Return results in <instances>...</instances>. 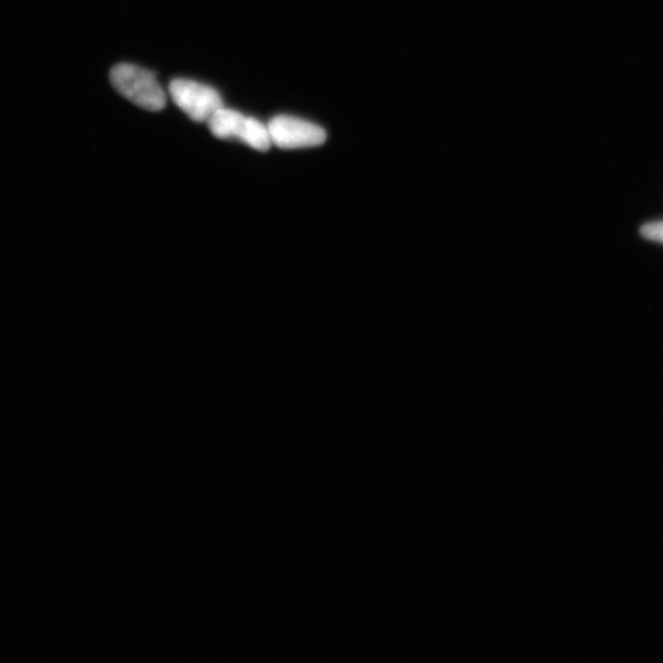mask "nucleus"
Instances as JSON below:
<instances>
[{"label": "nucleus", "mask_w": 663, "mask_h": 663, "mask_svg": "<svg viewBox=\"0 0 663 663\" xmlns=\"http://www.w3.org/2000/svg\"><path fill=\"white\" fill-rule=\"evenodd\" d=\"M110 79L117 91L144 110L157 112L166 106V94L152 72L121 63L112 68Z\"/></svg>", "instance_id": "nucleus-1"}, {"label": "nucleus", "mask_w": 663, "mask_h": 663, "mask_svg": "<svg viewBox=\"0 0 663 663\" xmlns=\"http://www.w3.org/2000/svg\"><path fill=\"white\" fill-rule=\"evenodd\" d=\"M214 137L240 139L259 152H269L272 145L269 128L252 117L221 107L207 122Z\"/></svg>", "instance_id": "nucleus-2"}, {"label": "nucleus", "mask_w": 663, "mask_h": 663, "mask_svg": "<svg viewBox=\"0 0 663 663\" xmlns=\"http://www.w3.org/2000/svg\"><path fill=\"white\" fill-rule=\"evenodd\" d=\"M169 91L180 109L198 123L208 122L224 107L216 89L195 80L174 79L170 83Z\"/></svg>", "instance_id": "nucleus-3"}, {"label": "nucleus", "mask_w": 663, "mask_h": 663, "mask_svg": "<svg viewBox=\"0 0 663 663\" xmlns=\"http://www.w3.org/2000/svg\"><path fill=\"white\" fill-rule=\"evenodd\" d=\"M267 128H269L272 144L281 149L319 146L327 139L323 127L292 116H276Z\"/></svg>", "instance_id": "nucleus-4"}, {"label": "nucleus", "mask_w": 663, "mask_h": 663, "mask_svg": "<svg viewBox=\"0 0 663 663\" xmlns=\"http://www.w3.org/2000/svg\"><path fill=\"white\" fill-rule=\"evenodd\" d=\"M641 235L648 240L663 243V220L648 222L641 228Z\"/></svg>", "instance_id": "nucleus-5"}]
</instances>
